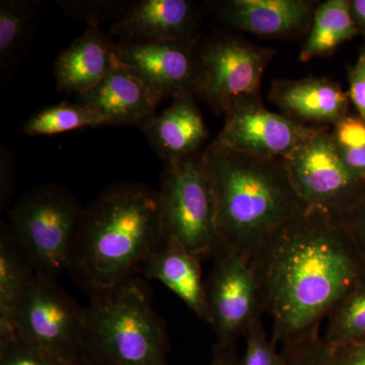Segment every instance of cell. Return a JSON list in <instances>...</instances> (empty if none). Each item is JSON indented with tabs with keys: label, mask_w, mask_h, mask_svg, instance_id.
Wrapping results in <instances>:
<instances>
[{
	"label": "cell",
	"mask_w": 365,
	"mask_h": 365,
	"mask_svg": "<svg viewBox=\"0 0 365 365\" xmlns=\"http://www.w3.org/2000/svg\"><path fill=\"white\" fill-rule=\"evenodd\" d=\"M343 217L353 241L365 260V194L355 208Z\"/></svg>",
	"instance_id": "32"
},
{
	"label": "cell",
	"mask_w": 365,
	"mask_h": 365,
	"mask_svg": "<svg viewBox=\"0 0 365 365\" xmlns=\"http://www.w3.org/2000/svg\"><path fill=\"white\" fill-rule=\"evenodd\" d=\"M319 2L312 0H228L218 6L223 23L266 38H292L309 33Z\"/></svg>",
	"instance_id": "15"
},
{
	"label": "cell",
	"mask_w": 365,
	"mask_h": 365,
	"mask_svg": "<svg viewBox=\"0 0 365 365\" xmlns=\"http://www.w3.org/2000/svg\"><path fill=\"white\" fill-rule=\"evenodd\" d=\"M319 127L269 111L261 98L239 103L225 114V124L215 143L254 157L287 160Z\"/></svg>",
	"instance_id": "11"
},
{
	"label": "cell",
	"mask_w": 365,
	"mask_h": 365,
	"mask_svg": "<svg viewBox=\"0 0 365 365\" xmlns=\"http://www.w3.org/2000/svg\"><path fill=\"white\" fill-rule=\"evenodd\" d=\"M350 0L319 2L299 54L302 62L332 55L341 45L359 36Z\"/></svg>",
	"instance_id": "21"
},
{
	"label": "cell",
	"mask_w": 365,
	"mask_h": 365,
	"mask_svg": "<svg viewBox=\"0 0 365 365\" xmlns=\"http://www.w3.org/2000/svg\"><path fill=\"white\" fill-rule=\"evenodd\" d=\"M269 98L290 119L330 128L349 115L351 104L339 83L324 78L274 81Z\"/></svg>",
	"instance_id": "16"
},
{
	"label": "cell",
	"mask_w": 365,
	"mask_h": 365,
	"mask_svg": "<svg viewBox=\"0 0 365 365\" xmlns=\"http://www.w3.org/2000/svg\"><path fill=\"white\" fill-rule=\"evenodd\" d=\"M160 102L143 79L116 57L107 76L78 98V103L102 115L107 125L140 128L155 119Z\"/></svg>",
	"instance_id": "13"
},
{
	"label": "cell",
	"mask_w": 365,
	"mask_h": 365,
	"mask_svg": "<svg viewBox=\"0 0 365 365\" xmlns=\"http://www.w3.org/2000/svg\"><path fill=\"white\" fill-rule=\"evenodd\" d=\"M134 4L125 1H62L60 6L72 16L88 21V26H100L101 21L120 19Z\"/></svg>",
	"instance_id": "29"
},
{
	"label": "cell",
	"mask_w": 365,
	"mask_h": 365,
	"mask_svg": "<svg viewBox=\"0 0 365 365\" xmlns=\"http://www.w3.org/2000/svg\"><path fill=\"white\" fill-rule=\"evenodd\" d=\"M334 143L354 176L365 182V120L347 115L331 127Z\"/></svg>",
	"instance_id": "26"
},
{
	"label": "cell",
	"mask_w": 365,
	"mask_h": 365,
	"mask_svg": "<svg viewBox=\"0 0 365 365\" xmlns=\"http://www.w3.org/2000/svg\"><path fill=\"white\" fill-rule=\"evenodd\" d=\"M263 313L277 344L319 329L365 276V260L343 215L317 209L285 223L252 260Z\"/></svg>",
	"instance_id": "1"
},
{
	"label": "cell",
	"mask_w": 365,
	"mask_h": 365,
	"mask_svg": "<svg viewBox=\"0 0 365 365\" xmlns=\"http://www.w3.org/2000/svg\"><path fill=\"white\" fill-rule=\"evenodd\" d=\"M194 97L173 98L162 114L141 128L163 163L198 155L208 139L207 126Z\"/></svg>",
	"instance_id": "17"
},
{
	"label": "cell",
	"mask_w": 365,
	"mask_h": 365,
	"mask_svg": "<svg viewBox=\"0 0 365 365\" xmlns=\"http://www.w3.org/2000/svg\"><path fill=\"white\" fill-rule=\"evenodd\" d=\"M287 365H365V339L332 345L313 334L292 348Z\"/></svg>",
	"instance_id": "25"
},
{
	"label": "cell",
	"mask_w": 365,
	"mask_h": 365,
	"mask_svg": "<svg viewBox=\"0 0 365 365\" xmlns=\"http://www.w3.org/2000/svg\"><path fill=\"white\" fill-rule=\"evenodd\" d=\"M195 39L163 42H124L115 45L118 61L132 69L160 101L196 96Z\"/></svg>",
	"instance_id": "12"
},
{
	"label": "cell",
	"mask_w": 365,
	"mask_h": 365,
	"mask_svg": "<svg viewBox=\"0 0 365 365\" xmlns=\"http://www.w3.org/2000/svg\"><path fill=\"white\" fill-rule=\"evenodd\" d=\"M165 237L158 190L115 182L83 208L67 272L88 295L107 292L138 277Z\"/></svg>",
	"instance_id": "2"
},
{
	"label": "cell",
	"mask_w": 365,
	"mask_h": 365,
	"mask_svg": "<svg viewBox=\"0 0 365 365\" xmlns=\"http://www.w3.org/2000/svg\"><path fill=\"white\" fill-rule=\"evenodd\" d=\"M83 210L71 190L53 182L31 189L14 203L7 227L36 272L57 279L68 271Z\"/></svg>",
	"instance_id": "5"
},
{
	"label": "cell",
	"mask_w": 365,
	"mask_h": 365,
	"mask_svg": "<svg viewBox=\"0 0 365 365\" xmlns=\"http://www.w3.org/2000/svg\"><path fill=\"white\" fill-rule=\"evenodd\" d=\"M16 165L9 148L1 144L0 150V207L6 209L16 192Z\"/></svg>",
	"instance_id": "31"
},
{
	"label": "cell",
	"mask_w": 365,
	"mask_h": 365,
	"mask_svg": "<svg viewBox=\"0 0 365 365\" xmlns=\"http://www.w3.org/2000/svg\"><path fill=\"white\" fill-rule=\"evenodd\" d=\"M141 273L148 279L163 283L197 318L209 324L201 259L178 240L167 235L145 262Z\"/></svg>",
	"instance_id": "18"
},
{
	"label": "cell",
	"mask_w": 365,
	"mask_h": 365,
	"mask_svg": "<svg viewBox=\"0 0 365 365\" xmlns=\"http://www.w3.org/2000/svg\"><path fill=\"white\" fill-rule=\"evenodd\" d=\"M322 338L343 345L365 339V276L338 302L327 316Z\"/></svg>",
	"instance_id": "23"
},
{
	"label": "cell",
	"mask_w": 365,
	"mask_h": 365,
	"mask_svg": "<svg viewBox=\"0 0 365 365\" xmlns=\"http://www.w3.org/2000/svg\"><path fill=\"white\" fill-rule=\"evenodd\" d=\"M106 120L102 115L88 106L62 104L45 108L36 113L21 127L26 135H56L64 132L83 128V127L105 126Z\"/></svg>",
	"instance_id": "24"
},
{
	"label": "cell",
	"mask_w": 365,
	"mask_h": 365,
	"mask_svg": "<svg viewBox=\"0 0 365 365\" xmlns=\"http://www.w3.org/2000/svg\"><path fill=\"white\" fill-rule=\"evenodd\" d=\"M239 357L235 343L216 342L208 365H237Z\"/></svg>",
	"instance_id": "33"
},
{
	"label": "cell",
	"mask_w": 365,
	"mask_h": 365,
	"mask_svg": "<svg viewBox=\"0 0 365 365\" xmlns=\"http://www.w3.org/2000/svg\"><path fill=\"white\" fill-rule=\"evenodd\" d=\"M36 272L9 232L0 227V336L13 333L14 314Z\"/></svg>",
	"instance_id": "20"
},
{
	"label": "cell",
	"mask_w": 365,
	"mask_h": 365,
	"mask_svg": "<svg viewBox=\"0 0 365 365\" xmlns=\"http://www.w3.org/2000/svg\"><path fill=\"white\" fill-rule=\"evenodd\" d=\"M348 96L357 115L365 120V43L353 66L348 67Z\"/></svg>",
	"instance_id": "30"
},
{
	"label": "cell",
	"mask_w": 365,
	"mask_h": 365,
	"mask_svg": "<svg viewBox=\"0 0 365 365\" xmlns=\"http://www.w3.org/2000/svg\"><path fill=\"white\" fill-rule=\"evenodd\" d=\"M37 2L2 0L0 2V67L9 71L21 56L35 26Z\"/></svg>",
	"instance_id": "22"
},
{
	"label": "cell",
	"mask_w": 365,
	"mask_h": 365,
	"mask_svg": "<svg viewBox=\"0 0 365 365\" xmlns=\"http://www.w3.org/2000/svg\"><path fill=\"white\" fill-rule=\"evenodd\" d=\"M115 45L100 26H88L55 62L57 88L79 96L95 88L114 64Z\"/></svg>",
	"instance_id": "19"
},
{
	"label": "cell",
	"mask_w": 365,
	"mask_h": 365,
	"mask_svg": "<svg viewBox=\"0 0 365 365\" xmlns=\"http://www.w3.org/2000/svg\"><path fill=\"white\" fill-rule=\"evenodd\" d=\"M85 328L86 307L56 279L36 273L14 314V332L66 364L83 365Z\"/></svg>",
	"instance_id": "8"
},
{
	"label": "cell",
	"mask_w": 365,
	"mask_h": 365,
	"mask_svg": "<svg viewBox=\"0 0 365 365\" xmlns=\"http://www.w3.org/2000/svg\"><path fill=\"white\" fill-rule=\"evenodd\" d=\"M284 162L292 186L309 208L344 216L364 196L365 182L343 162L330 127H319Z\"/></svg>",
	"instance_id": "9"
},
{
	"label": "cell",
	"mask_w": 365,
	"mask_h": 365,
	"mask_svg": "<svg viewBox=\"0 0 365 365\" xmlns=\"http://www.w3.org/2000/svg\"><path fill=\"white\" fill-rule=\"evenodd\" d=\"M276 54L273 48L227 34L199 41L196 95L223 116L239 103L261 98L262 79Z\"/></svg>",
	"instance_id": "7"
},
{
	"label": "cell",
	"mask_w": 365,
	"mask_h": 365,
	"mask_svg": "<svg viewBox=\"0 0 365 365\" xmlns=\"http://www.w3.org/2000/svg\"><path fill=\"white\" fill-rule=\"evenodd\" d=\"M244 337L246 347L237 365H284L282 355L273 339H269L261 318L250 325Z\"/></svg>",
	"instance_id": "28"
},
{
	"label": "cell",
	"mask_w": 365,
	"mask_h": 365,
	"mask_svg": "<svg viewBox=\"0 0 365 365\" xmlns=\"http://www.w3.org/2000/svg\"><path fill=\"white\" fill-rule=\"evenodd\" d=\"M0 365H68L16 333L0 336Z\"/></svg>",
	"instance_id": "27"
},
{
	"label": "cell",
	"mask_w": 365,
	"mask_h": 365,
	"mask_svg": "<svg viewBox=\"0 0 365 365\" xmlns=\"http://www.w3.org/2000/svg\"><path fill=\"white\" fill-rule=\"evenodd\" d=\"M83 365H170L165 321L139 277L88 295Z\"/></svg>",
	"instance_id": "4"
},
{
	"label": "cell",
	"mask_w": 365,
	"mask_h": 365,
	"mask_svg": "<svg viewBox=\"0 0 365 365\" xmlns=\"http://www.w3.org/2000/svg\"><path fill=\"white\" fill-rule=\"evenodd\" d=\"M200 11L189 0H141L112 26L124 42H163L200 37Z\"/></svg>",
	"instance_id": "14"
},
{
	"label": "cell",
	"mask_w": 365,
	"mask_h": 365,
	"mask_svg": "<svg viewBox=\"0 0 365 365\" xmlns=\"http://www.w3.org/2000/svg\"><path fill=\"white\" fill-rule=\"evenodd\" d=\"M350 9L359 35L365 38V0H350Z\"/></svg>",
	"instance_id": "34"
},
{
	"label": "cell",
	"mask_w": 365,
	"mask_h": 365,
	"mask_svg": "<svg viewBox=\"0 0 365 365\" xmlns=\"http://www.w3.org/2000/svg\"><path fill=\"white\" fill-rule=\"evenodd\" d=\"M165 235L202 260L220 248L212 185L202 153L165 163L158 190Z\"/></svg>",
	"instance_id": "6"
},
{
	"label": "cell",
	"mask_w": 365,
	"mask_h": 365,
	"mask_svg": "<svg viewBox=\"0 0 365 365\" xmlns=\"http://www.w3.org/2000/svg\"><path fill=\"white\" fill-rule=\"evenodd\" d=\"M205 297L217 342H237L263 313L252 261L235 250L220 248L213 256Z\"/></svg>",
	"instance_id": "10"
},
{
	"label": "cell",
	"mask_w": 365,
	"mask_h": 365,
	"mask_svg": "<svg viewBox=\"0 0 365 365\" xmlns=\"http://www.w3.org/2000/svg\"><path fill=\"white\" fill-rule=\"evenodd\" d=\"M202 160L215 193L220 248L252 261L274 232L309 209L284 160L254 157L212 141Z\"/></svg>",
	"instance_id": "3"
}]
</instances>
